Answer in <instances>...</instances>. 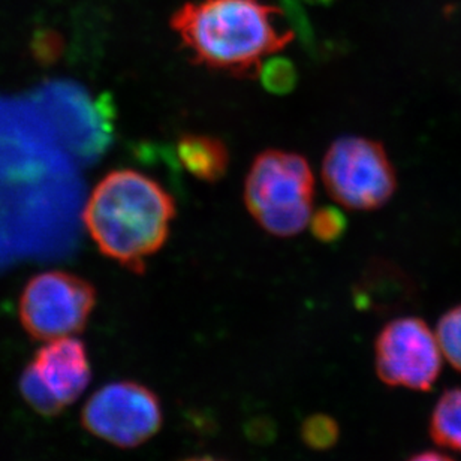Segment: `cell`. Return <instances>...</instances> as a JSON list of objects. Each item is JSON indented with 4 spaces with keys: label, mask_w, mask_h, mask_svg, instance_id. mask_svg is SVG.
<instances>
[{
    "label": "cell",
    "mask_w": 461,
    "mask_h": 461,
    "mask_svg": "<svg viewBox=\"0 0 461 461\" xmlns=\"http://www.w3.org/2000/svg\"><path fill=\"white\" fill-rule=\"evenodd\" d=\"M86 430L120 448H137L158 435L164 411L155 391L137 381L107 384L86 403Z\"/></svg>",
    "instance_id": "cell-6"
},
{
    "label": "cell",
    "mask_w": 461,
    "mask_h": 461,
    "mask_svg": "<svg viewBox=\"0 0 461 461\" xmlns=\"http://www.w3.org/2000/svg\"><path fill=\"white\" fill-rule=\"evenodd\" d=\"M330 196L346 209L375 212L397 191V173L382 142L346 135L330 146L322 162Z\"/></svg>",
    "instance_id": "cell-4"
},
{
    "label": "cell",
    "mask_w": 461,
    "mask_h": 461,
    "mask_svg": "<svg viewBox=\"0 0 461 461\" xmlns=\"http://www.w3.org/2000/svg\"><path fill=\"white\" fill-rule=\"evenodd\" d=\"M185 461H225V460H219V458L210 457V456H203V457L187 458V460H185Z\"/></svg>",
    "instance_id": "cell-17"
},
{
    "label": "cell",
    "mask_w": 461,
    "mask_h": 461,
    "mask_svg": "<svg viewBox=\"0 0 461 461\" xmlns=\"http://www.w3.org/2000/svg\"><path fill=\"white\" fill-rule=\"evenodd\" d=\"M303 440L313 449H329L338 444L339 426L327 415L307 418L302 429Z\"/></svg>",
    "instance_id": "cell-14"
},
{
    "label": "cell",
    "mask_w": 461,
    "mask_h": 461,
    "mask_svg": "<svg viewBox=\"0 0 461 461\" xmlns=\"http://www.w3.org/2000/svg\"><path fill=\"white\" fill-rule=\"evenodd\" d=\"M282 17L262 0H189L173 14L171 27L196 65L253 78L294 40Z\"/></svg>",
    "instance_id": "cell-1"
},
{
    "label": "cell",
    "mask_w": 461,
    "mask_h": 461,
    "mask_svg": "<svg viewBox=\"0 0 461 461\" xmlns=\"http://www.w3.org/2000/svg\"><path fill=\"white\" fill-rule=\"evenodd\" d=\"M439 343L426 321L402 316L390 321L375 342V368L386 386L429 393L442 373Z\"/></svg>",
    "instance_id": "cell-7"
},
{
    "label": "cell",
    "mask_w": 461,
    "mask_h": 461,
    "mask_svg": "<svg viewBox=\"0 0 461 461\" xmlns=\"http://www.w3.org/2000/svg\"><path fill=\"white\" fill-rule=\"evenodd\" d=\"M429 433L438 447L461 454V388L444 391L436 402Z\"/></svg>",
    "instance_id": "cell-10"
},
{
    "label": "cell",
    "mask_w": 461,
    "mask_h": 461,
    "mask_svg": "<svg viewBox=\"0 0 461 461\" xmlns=\"http://www.w3.org/2000/svg\"><path fill=\"white\" fill-rule=\"evenodd\" d=\"M258 77L268 92L275 95L289 94L297 85V71L286 59H267Z\"/></svg>",
    "instance_id": "cell-13"
},
{
    "label": "cell",
    "mask_w": 461,
    "mask_h": 461,
    "mask_svg": "<svg viewBox=\"0 0 461 461\" xmlns=\"http://www.w3.org/2000/svg\"><path fill=\"white\" fill-rule=\"evenodd\" d=\"M177 158L183 168L200 182H219L230 167L225 142L205 133H185L178 138Z\"/></svg>",
    "instance_id": "cell-9"
},
{
    "label": "cell",
    "mask_w": 461,
    "mask_h": 461,
    "mask_svg": "<svg viewBox=\"0 0 461 461\" xmlns=\"http://www.w3.org/2000/svg\"><path fill=\"white\" fill-rule=\"evenodd\" d=\"M33 367L60 403L76 402L89 385L92 370L85 343L78 339L60 338L41 348Z\"/></svg>",
    "instance_id": "cell-8"
},
{
    "label": "cell",
    "mask_w": 461,
    "mask_h": 461,
    "mask_svg": "<svg viewBox=\"0 0 461 461\" xmlns=\"http://www.w3.org/2000/svg\"><path fill=\"white\" fill-rule=\"evenodd\" d=\"M96 304L94 285L67 271H45L29 280L20 298V320L35 340L81 333Z\"/></svg>",
    "instance_id": "cell-5"
},
{
    "label": "cell",
    "mask_w": 461,
    "mask_h": 461,
    "mask_svg": "<svg viewBox=\"0 0 461 461\" xmlns=\"http://www.w3.org/2000/svg\"><path fill=\"white\" fill-rule=\"evenodd\" d=\"M313 198L315 177L303 156L270 149L253 160L244 183V203L262 230L276 237L306 230Z\"/></svg>",
    "instance_id": "cell-3"
},
{
    "label": "cell",
    "mask_w": 461,
    "mask_h": 461,
    "mask_svg": "<svg viewBox=\"0 0 461 461\" xmlns=\"http://www.w3.org/2000/svg\"><path fill=\"white\" fill-rule=\"evenodd\" d=\"M20 390L27 400V403L42 415L53 417L62 412V409L65 408V404L60 403L49 386L45 385V382L41 379L40 373L36 372L33 364H31L23 373Z\"/></svg>",
    "instance_id": "cell-12"
},
{
    "label": "cell",
    "mask_w": 461,
    "mask_h": 461,
    "mask_svg": "<svg viewBox=\"0 0 461 461\" xmlns=\"http://www.w3.org/2000/svg\"><path fill=\"white\" fill-rule=\"evenodd\" d=\"M435 334L444 358L461 373V304L440 316Z\"/></svg>",
    "instance_id": "cell-11"
},
{
    "label": "cell",
    "mask_w": 461,
    "mask_h": 461,
    "mask_svg": "<svg viewBox=\"0 0 461 461\" xmlns=\"http://www.w3.org/2000/svg\"><path fill=\"white\" fill-rule=\"evenodd\" d=\"M406 461H456L447 454L438 453V451H422L415 454Z\"/></svg>",
    "instance_id": "cell-16"
},
{
    "label": "cell",
    "mask_w": 461,
    "mask_h": 461,
    "mask_svg": "<svg viewBox=\"0 0 461 461\" xmlns=\"http://www.w3.org/2000/svg\"><path fill=\"white\" fill-rule=\"evenodd\" d=\"M83 218L101 253L132 273H144L168 240L176 203L146 174L115 169L90 194Z\"/></svg>",
    "instance_id": "cell-2"
},
{
    "label": "cell",
    "mask_w": 461,
    "mask_h": 461,
    "mask_svg": "<svg viewBox=\"0 0 461 461\" xmlns=\"http://www.w3.org/2000/svg\"><path fill=\"white\" fill-rule=\"evenodd\" d=\"M312 234L324 243L338 241L346 230V219L343 214L334 207H322L312 213L311 222Z\"/></svg>",
    "instance_id": "cell-15"
}]
</instances>
